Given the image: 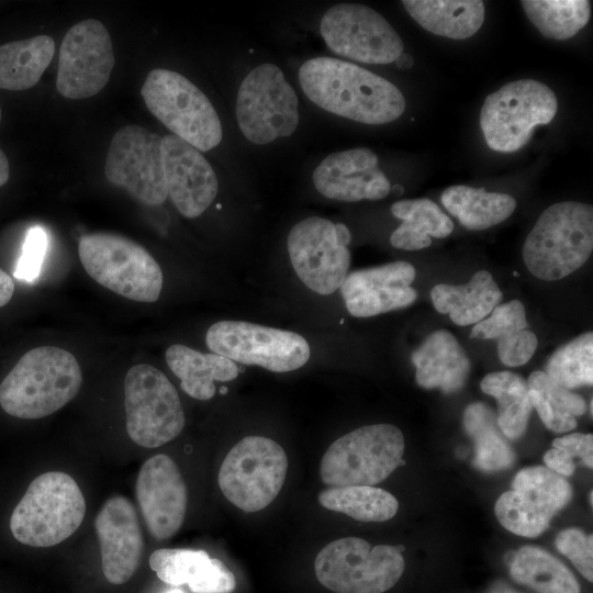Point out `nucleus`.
I'll use <instances>...</instances> for the list:
<instances>
[{"instance_id":"1","label":"nucleus","mask_w":593,"mask_h":593,"mask_svg":"<svg viewBox=\"0 0 593 593\" xmlns=\"http://www.w3.org/2000/svg\"><path fill=\"white\" fill-rule=\"evenodd\" d=\"M299 81L316 105L359 123L387 124L405 109L404 96L392 82L337 58L306 60L299 69Z\"/></svg>"},{"instance_id":"2","label":"nucleus","mask_w":593,"mask_h":593,"mask_svg":"<svg viewBox=\"0 0 593 593\" xmlns=\"http://www.w3.org/2000/svg\"><path fill=\"white\" fill-rule=\"evenodd\" d=\"M82 373L76 357L59 347L25 353L0 384V405L23 419L42 418L61 409L78 393Z\"/></svg>"},{"instance_id":"3","label":"nucleus","mask_w":593,"mask_h":593,"mask_svg":"<svg viewBox=\"0 0 593 593\" xmlns=\"http://www.w3.org/2000/svg\"><path fill=\"white\" fill-rule=\"evenodd\" d=\"M593 250V208L564 201L538 217L523 246V260L538 279L555 281L581 268Z\"/></svg>"},{"instance_id":"4","label":"nucleus","mask_w":593,"mask_h":593,"mask_svg":"<svg viewBox=\"0 0 593 593\" xmlns=\"http://www.w3.org/2000/svg\"><path fill=\"white\" fill-rule=\"evenodd\" d=\"M86 503L77 482L60 471L36 477L10 518L13 537L31 547H52L72 535L83 521Z\"/></svg>"},{"instance_id":"5","label":"nucleus","mask_w":593,"mask_h":593,"mask_svg":"<svg viewBox=\"0 0 593 593\" xmlns=\"http://www.w3.org/2000/svg\"><path fill=\"white\" fill-rule=\"evenodd\" d=\"M78 254L87 273L102 287L137 302L159 299L160 266L139 244L115 234H88L80 238Z\"/></svg>"},{"instance_id":"6","label":"nucleus","mask_w":593,"mask_h":593,"mask_svg":"<svg viewBox=\"0 0 593 593\" xmlns=\"http://www.w3.org/2000/svg\"><path fill=\"white\" fill-rule=\"evenodd\" d=\"M403 452L404 437L396 426H362L327 448L321 460V480L331 488L374 485L404 463Z\"/></svg>"},{"instance_id":"7","label":"nucleus","mask_w":593,"mask_h":593,"mask_svg":"<svg viewBox=\"0 0 593 593\" xmlns=\"http://www.w3.org/2000/svg\"><path fill=\"white\" fill-rule=\"evenodd\" d=\"M148 110L174 135L200 152L216 147L223 137L220 118L209 98L184 76L152 70L141 89Z\"/></svg>"},{"instance_id":"8","label":"nucleus","mask_w":593,"mask_h":593,"mask_svg":"<svg viewBox=\"0 0 593 593\" xmlns=\"http://www.w3.org/2000/svg\"><path fill=\"white\" fill-rule=\"evenodd\" d=\"M402 546L371 545L345 537L326 545L314 560L317 580L335 593H383L404 571Z\"/></svg>"},{"instance_id":"9","label":"nucleus","mask_w":593,"mask_h":593,"mask_svg":"<svg viewBox=\"0 0 593 593\" xmlns=\"http://www.w3.org/2000/svg\"><path fill=\"white\" fill-rule=\"evenodd\" d=\"M557 110L556 94L547 85L521 79L485 98L480 126L491 149L513 153L530 139L535 126L548 124Z\"/></svg>"},{"instance_id":"10","label":"nucleus","mask_w":593,"mask_h":593,"mask_svg":"<svg viewBox=\"0 0 593 593\" xmlns=\"http://www.w3.org/2000/svg\"><path fill=\"white\" fill-rule=\"evenodd\" d=\"M287 470V455L278 443L262 436H247L224 458L217 482L232 504L245 512H257L277 497Z\"/></svg>"},{"instance_id":"11","label":"nucleus","mask_w":593,"mask_h":593,"mask_svg":"<svg viewBox=\"0 0 593 593\" xmlns=\"http://www.w3.org/2000/svg\"><path fill=\"white\" fill-rule=\"evenodd\" d=\"M126 432L145 448H157L176 438L186 418L176 388L157 368L141 363L124 380Z\"/></svg>"},{"instance_id":"12","label":"nucleus","mask_w":593,"mask_h":593,"mask_svg":"<svg viewBox=\"0 0 593 593\" xmlns=\"http://www.w3.org/2000/svg\"><path fill=\"white\" fill-rule=\"evenodd\" d=\"M236 118L243 135L257 145L288 137L296 130L298 97L278 66L259 65L244 78Z\"/></svg>"},{"instance_id":"13","label":"nucleus","mask_w":593,"mask_h":593,"mask_svg":"<svg viewBox=\"0 0 593 593\" xmlns=\"http://www.w3.org/2000/svg\"><path fill=\"white\" fill-rule=\"evenodd\" d=\"M209 349L217 355L273 372L303 367L311 355L306 339L291 331L244 321H220L205 335Z\"/></svg>"},{"instance_id":"14","label":"nucleus","mask_w":593,"mask_h":593,"mask_svg":"<svg viewBox=\"0 0 593 593\" xmlns=\"http://www.w3.org/2000/svg\"><path fill=\"white\" fill-rule=\"evenodd\" d=\"M351 235L343 223L310 216L296 223L287 238L292 267L314 292L328 295L340 288L348 275Z\"/></svg>"},{"instance_id":"15","label":"nucleus","mask_w":593,"mask_h":593,"mask_svg":"<svg viewBox=\"0 0 593 593\" xmlns=\"http://www.w3.org/2000/svg\"><path fill=\"white\" fill-rule=\"evenodd\" d=\"M320 31L332 52L363 64L393 63L404 48L392 25L363 4L333 5L324 13Z\"/></svg>"},{"instance_id":"16","label":"nucleus","mask_w":593,"mask_h":593,"mask_svg":"<svg viewBox=\"0 0 593 593\" xmlns=\"http://www.w3.org/2000/svg\"><path fill=\"white\" fill-rule=\"evenodd\" d=\"M104 174L142 203H164L168 195L163 137L138 125L120 128L110 143Z\"/></svg>"},{"instance_id":"17","label":"nucleus","mask_w":593,"mask_h":593,"mask_svg":"<svg viewBox=\"0 0 593 593\" xmlns=\"http://www.w3.org/2000/svg\"><path fill=\"white\" fill-rule=\"evenodd\" d=\"M572 488L546 467H528L514 478L512 490L495 503V515L507 530L528 538L544 533L571 500Z\"/></svg>"},{"instance_id":"18","label":"nucleus","mask_w":593,"mask_h":593,"mask_svg":"<svg viewBox=\"0 0 593 593\" xmlns=\"http://www.w3.org/2000/svg\"><path fill=\"white\" fill-rule=\"evenodd\" d=\"M114 66L110 34L98 20L72 25L59 48L56 89L68 99L97 94L108 83Z\"/></svg>"},{"instance_id":"19","label":"nucleus","mask_w":593,"mask_h":593,"mask_svg":"<svg viewBox=\"0 0 593 593\" xmlns=\"http://www.w3.org/2000/svg\"><path fill=\"white\" fill-rule=\"evenodd\" d=\"M136 499L150 535L165 540L182 526L188 493L176 462L167 455L147 459L136 480Z\"/></svg>"},{"instance_id":"20","label":"nucleus","mask_w":593,"mask_h":593,"mask_svg":"<svg viewBox=\"0 0 593 593\" xmlns=\"http://www.w3.org/2000/svg\"><path fill=\"white\" fill-rule=\"evenodd\" d=\"M94 528L105 579L116 585L127 582L138 569L144 549L133 503L123 495L108 499L96 516Z\"/></svg>"},{"instance_id":"21","label":"nucleus","mask_w":593,"mask_h":593,"mask_svg":"<svg viewBox=\"0 0 593 593\" xmlns=\"http://www.w3.org/2000/svg\"><path fill=\"white\" fill-rule=\"evenodd\" d=\"M415 276L410 262L393 261L348 273L339 289L353 316L370 317L411 305L417 296L411 287Z\"/></svg>"},{"instance_id":"22","label":"nucleus","mask_w":593,"mask_h":593,"mask_svg":"<svg viewBox=\"0 0 593 593\" xmlns=\"http://www.w3.org/2000/svg\"><path fill=\"white\" fill-rule=\"evenodd\" d=\"M167 195L181 215L200 216L214 201L219 181L200 150L176 135L163 137Z\"/></svg>"},{"instance_id":"23","label":"nucleus","mask_w":593,"mask_h":593,"mask_svg":"<svg viewBox=\"0 0 593 593\" xmlns=\"http://www.w3.org/2000/svg\"><path fill=\"white\" fill-rule=\"evenodd\" d=\"M378 163L367 147L333 153L314 169L313 183L322 195L333 200H380L389 194L391 184Z\"/></svg>"},{"instance_id":"24","label":"nucleus","mask_w":593,"mask_h":593,"mask_svg":"<svg viewBox=\"0 0 593 593\" xmlns=\"http://www.w3.org/2000/svg\"><path fill=\"white\" fill-rule=\"evenodd\" d=\"M149 566L163 582L188 584L194 593H231L236 586L233 572L203 550L157 549L149 557Z\"/></svg>"},{"instance_id":"25","label":"nucleus","mask_w":593,"mask_h":593,"mask_svg":"<svg viewBox=\"0 0 593 593\" xmlns=\"http://www.w3.org/2000/svg\"><path fill=\"white\" fill-rule=\"evenodd\" d=\"M415 379L425 389H440L444 393L459 391L470 372V361L456 337L438 329L428 335L412 354Z\"/></svg>"},{"instance_id":"26","label":"nucleus","mask_w":593,"mask_h":593,"mask_svg":"<svg viewBox=\"0 0 593 593\" xmlns=\"http://www.w3.org/2000/svg\"><path fill=\"white\" fill-rule=\"evenodd\" d=\"M491 315L474 324L470 337L496 339L501 362L508 367L525 365L536 351L538 340L528 329L523 303L513 300L496 305Z\"/></svg>"},{"instance_id":"27","label":"nucleus","mask_w":593,"mask_h":593,"mask_svg":"<svg viewBox=\"0 0 593 593\" xmlns=\"http://www.w3.org/2000/svg\"><path fill=\"white\" fill-rule=\"evenodd\" d=\"M430 298L439 313L448 314L459 326H467L485 318L501 302L502 292L492 275L482 269L466 284L435 286Z\"/></svg>"},{"instance_id":"28","label":"nucleus","mask_w":593,"mask_h":593,"mask_svg":"<svg viewBox=\"0 0 593 593\" xmlns=\"http://www.w3.org/2000/svg\"><path fill=\"white\" fill-rule=\"evenodd\" d=\"M181 389L191 398L206 401L215 394V381H232L238 376L233 360L214 353H200L184 345H171L165 354Z\"/></svg>"},{"instance_id":"29","label":"nucleus","mask_w":593,"mask_h":593,"mask_svg":"<svg viewBox=\"0 0 593 593\" xmlns=\"http://www.w3.org/2000/svg\"><path fill=\"white\" fill-rule=\"evenodd\" d=\"M402 4L426 31L452 40L471 37L484 21L480 0H404Z\"/></svg>"},{"instance_id":"30","label":"nucleus","mask_w":593,"mask_h":593,"mask_svg":"<svg viewBox=\"0 0 593 593\" xmlns=\"http://www.w3.org/2000/svg\"><path fill=\"white\" fill-rule=\"evenodd\" d=\"M392 214L402 224L391 234L393 247L419 250L430 246L432 237L445 238L454 230L451 219L429 199L400 200L392 204Z\"/></svg>"},{"instance_id":"31","label":"nucleus","mask_w":593,"mask_h":593,"mask_svg":"<svg viewBox=\"0 0 593 593\" xmlns=\"http://www.w3.org/2000/svg\"><path fill=\"white\" fill-rule=\"evenodd\" d=\"M443 205L468 230L481 231L505 221L516 209V200L506 193L483 188L452 186L440 197Z\"/></svg>"},{"instance_id":"32","label":"nucleus","mask_w":593,"mask_h":593,"mask_svg":"<svg viewBox=\"0 0 593 593\" xmlns=\"http://www.w3.org/2000/svg\"><path fill=\"white\" fill-rule=\"evenodd\" d=\"M54 53L55 42L47 35L0 45V89L21 91L35 86Z\"/></svg>"},{"instance_id":"33","label":"nucleus","mask_w":593,"mask_h":593,"mask_svg":"<svg viewBox=\"0 0 593 593\" xmlns=\"http://www.w3.org/2000/svg\"><path fill=\"white\" fill-rule=\"evenodd\" d=\"M510 574L518 583L538 593H580L572 572L556 557L534 546L511 555Z\"/></svg>"},{"instance_id":"34","label":"nucleus","mask_w":593,"mask_h":593,"mask_svg":"<svg viewBox=\"0 0 593 593\" xmlns=\"http://www.w3.org/2000/svg\"><path fill=\"white\" fill-rule=\"evenodd\" d=\"M528 396L546 427L566 433L578 425L586 411L584 399L551 380L545 371H534L527 381Z\"/></svg>"},{"instance_id":"35","label":"nucleus","mask_w":593,"mask_h":593,"mask_svg":"<svg viewBox=\"0 0 593 593\" xmlns=\"http://www.w3.org/2000/svg\"><path fill=\"white\" fill-rule=\"evenodd\" d=\"M480 385L484 393L496 399L500 430L507 438H519L533 410L527 382L514 372L499 371L486 374Z\"/></svg>"},{"instance_id":"36","label":"nucleus","mask_w":593,"mask_h":593,"mask_svg":"<svg viewBox=\"0 0 593 593\" xmlns=\"http://www.w3.org/2000/svg\"><path fill=\"white\" fill-rule=\"evenodd\" d=\"M467 434L474 443V466L483 471H499L510 468L515 454L497 428L495 415L483 403L467 406L463 414Z\"/></svg>"},{"instance_id":"37","label":"nucleus","mask_w":593,"mask_h":593,"mask_svg":"<svg viewBox=\"0 0 593 593\" xmlns=\"http://www.w3.org/2000/svg\"><path fill=\"white\" fill-rule=\"evenodd\" d=\"M320 504L360 522H384L399 508L398 500L388 491L373 485L328 488L320 492Z\"/></svg>"},{"instance_id":"38","label":"nucleus","mask_w":593,"mask_h":593,"mask_svg":"<svg viewBox=\"0 0 593 593\" xmlns=\"http://www.w3.org/2000/svg\"><path fill=\"white\" fill-rule=\"evenodd\" d=\"M521 4L541 35L550 40L574 36L591 18L588 0H523Z\"/></svg>"},{"instance_id":"39","label":"nucleus","mask_w":593,"mask_h":593,"mask_svg":"<svg viewBox=\"0 0 593 593\" xmlns=\"http://www.w3.org/2000/svg\"><path fill=\"white\" fill-rule=\"evenodd\" d=\"M547 376L564 389L593 383V333L586 332L557 349L546 365Z\"/></svg>"},{"instance_id":"40","label":"nucleus","mask_w":593,"mask_h":593,"mask_svg":"<svg viewBox=\"0 0 593 593\" xmlns=\"http://www.w3.org/2000/svg\"><path fill=\"white\" fill-rule=\"evenodd\" d=\"M557 549L564 555L590 582L593 579V537L578 528H568L556 537Z\"/></svg>"},{"instance_id":"41","label":"nucleus","mask_w":593,"mask_h":593,"mask_svg":"<svg viewBox=\"0 0 593 593\" xmlns=\"http://www.w3.org/2000/svg\"><path fill=\"white\" fill-rule=\"evenodd\" d=\"M47 249V234L41 226L31 227L25 236L22 254L14 270L18 280L34 281L40 272Z\"/></svg>"},{"instance_id":"42","label":"nucleus","mask_w":593,"mask_h":593,"mask_svg":"<svg viewBox=\"0 0 593 593\" xmlns=\"http://www.w3.org/2000/svg\"><path fill=\"white\" fill-rule=\"evenodd\" d=\"M552 447L564 450L573 459H581L588 468L593 467V436L592 434L574 433L556 438Z\"/></svg>"},{"instance_id":"43","label":"nucleus","mask_w":593,"mask_h":593,"mask_svg":"<svg viewBox=\"0 0 593 593\" xmlns=\"http://www.w3.org/2000/svg\"><path fill=\"white\" fill-rule=\"evenodd\" d=\"M544 461L548 469L560 475H571L575 469L573 458L564 450L556 447L546 451Z\"/></svg>"},{"instance_id":"44","label":"nucleus","mask_w":593,"mask_h":593,"mask_svg":"<svg viewBox=\"0 0 593 593\" xmlns=\"http://www.w3.org/2000/svg\"><path fill=\"white\" fill-rule=\"evenodd\" d=\"M14 293V282L10 275L0 268V307L4 306Z\"/></svg>"},{"instance_id":"45","label":"nucleus","mask_w":593,"mask_h":593,"mask_svg":"<svg viewBox=\"0 0 593 593\" xmlns=\"http://www.w3.org/2000/svg\"><path fill=\"white\" fill-rule=\"evenodd\" d=\"M9 163L4 153L0 149V187L5 184L9 179Z\"/></svg>"},{"instance_id":"46","label":"nucleus","mask_w":593,"mask_h":593,"mask_svg":"<svg viewBox=\"0 0 593 593\" xmlns=\"http://www.w3.org/2000/svg\"><path fill=\"white\" fill-rule=\"evenodd\" d=\"M399 68H410L413 65V58L410 54L402 53L395 60Z\"/></svg>"},{"instance_id":"47","label":"nucleus","mask_w":593,"mask_h":593,"mask_svg":"<svg viewBox=\"0 0 593 593\" xmlns=\"http://www.w3.org/2000/svg\"><path fill=\"white\" fill-rule=\"evenodd\" d=\"M488 593H519L504 583H497L490 589Z\"/></svg>"},{"instance_id":"48","label":"nucleus","mask_w":593,"mask_h":593,"mask_svg":"<svg viewBox=\"0 0 593 593\" xmlns=\"http://www.w3.org/2000/svg\"><path fill=\"white\" fill-rule=\"evenodd\" d=\"M226 392H227V388H225V387L220 388V393L221 394H225Z\"/></svg>"},{"instance_id":"49","label":"nucleus","mask_w":593,"mask_h":593,"mask_svg":"<svg viewBox=\"0 0 593 593\" xmlns=\"http://www.w3.org/2000/svg\"><path fill=\"white\" fill-rule=\"evenodd\" d=\"M167 593H183V592L180 591V590H178V589H176V590H171V591H169V592H167Z\"/></svg>"},{"instance_id":"50","label":"nucleus","mask_w":593,"mask_h":593,"mask_svg":"<svg viewBox=\"0 0 593 593\" xmlns=\"http://www.w3.org/2000/svg\"><path fill=\"white\" fill-rule=\"evenodd\" d=\"M592 492H590V503L592 504Z\"/></svg>"},{"instance_id":"51","label":"nucleus","mask_w":593,"mask_h":593,"mask_svg":"<svg viewBox=\"0 0 593 593\" xmlns=\"http://www.w3.org/2000/svg\"><path fill=\"white\" fill-rule=\"evenodd\" d=\"M0 121H1V108H0Z\"/></svg>"}]
</instances>
